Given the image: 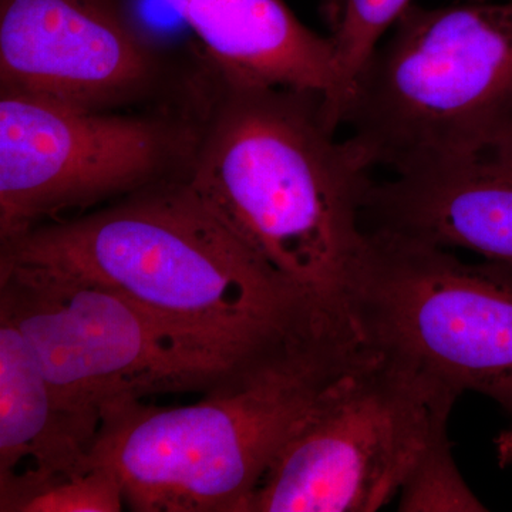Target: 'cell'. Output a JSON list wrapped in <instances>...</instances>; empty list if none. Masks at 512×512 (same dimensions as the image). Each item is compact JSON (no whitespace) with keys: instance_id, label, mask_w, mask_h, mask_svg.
Returning a JSON list of instances; mask_svg holds the SVG:
<instances>
[{"instance_id":"obj_11","label":"cell","mask_w":512,"mask_h":512,"mask_svg":"<svg viewBox=\"0 0 512 512\" xmlns=\"http://www.w3.org/2000/svg\"><path fill=\"white\" fill-rule=\"evenodd\" d=\"M204 49L205 60L234 82L325 96L338 94L332 37L306 26L285 0H170Z\"/></svg>"},{"instance_id":"obj_12","label":"cell","mask_w":512,"mask_h":512,"mask_svg":"<svg viewBox=\"0 0 512 512\" xmlns=\"http://www.w3.org/2000/svg\"><path fill=\"white\" fill-rule=\"evenodd\" d=\"M97 434L57 406L22 332L0 312V480L79 470L92 463Z\"/></svg>"},{"instance_id":"obj_15","label":"cell","mask_w":512,"mask_h":512,"mask_svg":"<svg viewBox=\"0 0 512 512\" xmlns=\"http://www.w3.org/2000/svg\"><path fill=\"white\" fill-rule=\"evenodd\" d=\"M399 495V511H487L458 471L447 433L427 447L404 481Z\"/></svg>"},{"instance_id":"obj_2","label":"cell","mask_w":512,"mask_h":512,"mask_svg":"<svg viewBox=\"0 0 512 512\" xmlns=\"http://www.w3.org/2000/svg\"><path fill=\"white\" fill-rule=\"evenodd\" d=\"M195 80L188 183L313 308L350 325L343 298L372 178L338 137L325 96L234 82L207 63Z\"/></svg>"},{"instance_id":"obj_9","label":"cell","mask_w":512,"mask_h":512,"mask_svg":"<svg viewBox=\"0 0 512 512\" xmlns=\"http://www.w3.org/2000/svg\"><path fill=\"white\" fill-rule=\"evenodd\" d=\"M116 0H0V93L124 110L188 89Z\"/></svg>"},{"instance_id":"obj_8","label":"cell","mask_w":512,"mask_h":512,"mask_svg":"<svg viewBox=\"0 0 512 512\" xmlns=\"http://www.w3.org/2000/svg\"><path fill=\"white\" fill-rule=\"evenodd\" d=\"M200 124L178 110H87L0 93V244L134 192L187 180Z\"/></svg>"},{"instance_id":"obj_13","label":"cell","mask_w":512,"mask_h":512,"mask_svg":"<svg viewBox=\"0 0 512 512\" xmlns=\"http://www.w3.org/2000/svg\"><path fill=\"white\" fill-rule=\"evenodd\" d=\"M124 507L119 478L93 460L69 473L0 480L2 512H119Z\"/></svg>"},{"instance_id":"obj_10","label":"cell","mask_w":512,"mask_h":512,"mask_svg":"<svg viewBox=\"0 0 512 512\" xmlns=\"http://www.w3.org/2000/svg\"><path fill=\"white\" fill-rule=\"evenodd\" d=\"M362 222L512 265V143L370 181Z\"/></svg>"},{"instance_id":"obj_4","label":"cell","mask_w":512,"mask_h":512,"mask_svg":"<svg viewBox=\"0 0 512 512\" xmlns=\"http://www.w3.org/2000/svg\"><path fill=\"white\" fill-rule=\"evenodd\" d=\"M393 174L512 143V0L410 5L357 73L340 127Z\"/></svg>"},{"instance_id":"obj_3","label":"cell","mask_w":512,"mask_h":512,"mask_svg":"<svg viewBox=\"0 0 512 512\" xmlns=\"http://www.w3.org/2000/svg\"><path fill=\"white\" fill-rule=\"evenodd\" d=\"M366 345L339 333L249 366L188 406L123 400L103 412L92 460L136 512H247L313 400Z\"/></svg>"},{"instance_id":"obj_5","label":"cell","mask_w":512,"mask_h":512,"mask_svg":"<svg viewBox=\"0 0 512 512\" xmlns=\"http://www.w3.org/2000/svg\"><path fill=\"white\" fill-rule=\"evenodd\" d=\"M0 312L22 332L57 406L99 430L111 404L205 393L262 363L242 362L114 289L40 266L0 262Z\"/></svg>"},{"instance_id":"obj_1","label":"cell","mask_w":512,"mask_h":512,"mask_svg":"<svg viewBox=\"0 0 512 512\" xmlns=\"http://www.w3.org/2000/svg\"><path fill=\"white\" fill-rule=\"evenodd\" d=\"M0 262L114 289L242 362L346 332L249 249L188 180L144 188L0 244Z\"/></svg>"},{"instance_id":"obj_7","label":"cell","mask_w":512,"mask_h":512,"mask_svg":"<svg viewBox=\"0 0 512 512\" xmlns=\"http://www.w3.org/2000/svg\"><path fill=\"white\" fill-rule=\"evenodd\" d=\"M458 394L369 348L318 394L272 461L247 512H373L399 495L447 433Z\"/></svg>"},{"instance_id":"obj_16","label":"cell","mask_w":512,"mask_h":512,"mask_svg":"<svg viewBox=\"0 0 512 512\" xmlns=\"http://www.w3.org/2000/svg\"><path fill=\"white\" fill-rule=\"evenodd\" d=\"M497 460L501 467L512 466V429L505 430L495 440Z\"/></svg>"},{"instance_id":"obj_14","label":"cell","mask_w":512,"mask_h":512,"mask_svg":"<svg viewBox=\"0 0 512 512\" xmlns=\"http://www.w3.org/2000/svg\"><path fill=\"white\" fill-rule=\"evenodd\" d=\"M410 5L412 0H338L336 26L330 37L338 60L339 107L348 99L363 64Z\"/></svg>"},{"instance_id":"obj_6","label":"cell","mask_w":512,"mask_h":512,"mask_svg":"<svg viewBox=\"0 0 512 512\" xmlns=\"http://www.w3.org/2000/svg\"><path fill=\"white\" fill-rule=\"evenodd\" d=\"M343 308L369 348L512 414V265L365 229Z\"/></svg>"}]
</instances>
